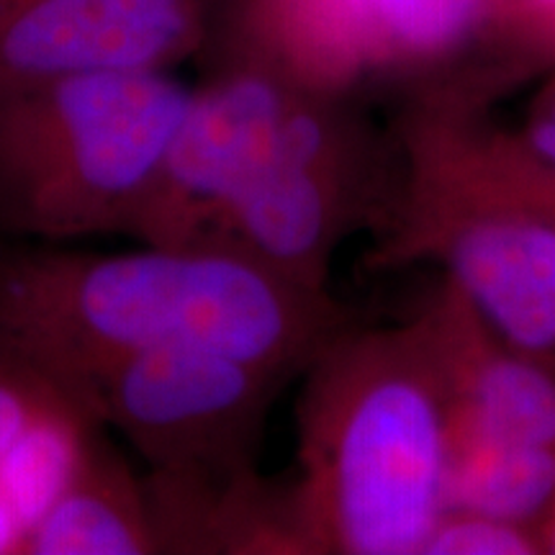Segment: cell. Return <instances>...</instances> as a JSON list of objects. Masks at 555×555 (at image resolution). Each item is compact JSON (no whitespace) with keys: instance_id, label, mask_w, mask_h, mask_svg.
Masks as SVG:
<instances>
[{"instance_id":"1","label":"cell","mask_w":555,"mask_h":555,"mask_svg":"<svg viewBox=\"0 0 555 555\" xmlns=\"http://www.w3.org/2000/svg\"><path fill=\"white\" fill-rule=\"evenodd\" d=\"M335 311L217 240L134 253H34L0 268V347L86 397L111 365L198 347L286 373L330 343Z\"/></svg>"},{"instance_id":"2","label":"cell","mask_w":555,"mask_h":555,"mask_svg":"<svg viewBox=\"0 0 555 555\" xmlns=\"http://www.w3.org/2000/svg\"><path fill=\"white\" fill-rule=\"evenodd\" d=\"M335 339V337H332ZM330 343L301 404L298 543L412 555L448 512L453 401L420 365L378 347Z\"/></svg>"},{"instance_id":"3","label":"cell","mask_w":555,"mask_h":555,"mask_svg":"<svg viewBox=\"0 0 555 555\" xmlns=\"http://www.w3.org/2000/svg\"><path fill=\"white\" fill-rule=\"evenodd\" d=\"M193 88L103 73L0 95V219L44 240L127 234Z\"/></svg>"},{"instance_id":"4","label":"cell","mask_w":555,"mask_h":555,"mask_svg":"<svg viewBox=\"0 0 555 555\" xmlns=\"http://www.w3.org/2000/svg\"><path fill=\"white\" fill-rule=\"evenodd\" d=\"M229 52L345 99L373 80L435 78L504 34H540L517 0H234Z\"/></svg>"},{"instance_id":"5","label":"cell","mask_w":555,"mask_h":555,"mask_svg":"<svg viewBox=\"0 0 555 555\" xmlns=\"http://www.w3.org/2000/svg\"><path fill=\"white\" fill-rule=\"evenodd\" d=\"M283 373L168 347L111 365L88 386L103 425L152 474H249L268 401Z\"/></svg>"},{"instance_id":"6","label":"cell","mask_w":555,"mask_h":555,"mask_svg":"<svg viewBox=\"0 0 555 555\" xmlns=\"http://www.w3.org/2000/svg\"><path fill=\"white\" fill-rule=\"evenodd\" d=\"M301 90L278 69L229 52L224 65L193 88L129 237L142 245L206 240L273 155Z\"/></svg>"},{"instance_id":"7","label":"cell","mask_w":555,"mask_h":555,"mask_svg":"<svg viewBox=\"0 0 555 555\" xmlns=\"http://www.w3.org/2000/svg\"><path fill=\"white\" fill-rule=\"evenodd\" d=\"M350 201L352 137L339 99L304 88L273 155L206 240L227 242L291 281L322 291Z\"/></svg>"},{"instance_id":"8","label":"cell","mask_w":555,"mask_h":555,"mask_svg":"<svg viewBox=\"0 0 555 555\" xmlns=\"http://www.w3.org/2000/svg\"><path fill=\"white\" fill-rule=\"evenodd\" d=\"M208 0H0V95L103 73H172L204 50Z\"/></svg>"},{"instance_id":"9","label":"cell","mask_w":555,"mask_h":555,"mask_svg":"<svg viewBox=\"0 0 555 555\" xmlns=\"http://www.w3.org/2000/svg\"><path fill=\"white\" fill-rule=\"evenodd\" d=\"M446 258L476 314L509 347L555 350V221L496 208L457 224Z\"/></svg>"},{"instance_id":"10","label":"cell","mask_w":555,"mask_h":555,"mask_svg":"<svg viewBox=\"0 0 555 555\" xmlns=\"http://www.w3.org/2000/svg\"><path fill=\"white\" fill-rule=\"evenodd\" d=\"M152 553H159V540L144 478L101 435L75 481L29 532L24 555Z\"/></svg>"},{"instance_id":"11","label":"cell","mask_w":555,"mask_h":555,"mask_svg":"<svg viewBox=\"0 0 555 555\" xmlns=\"http://www.w3.org/2000/svg\"><path fill=\"white\" fill-rule=\"evenodd\" d=\"M453 376V435L555 448V373L506 345L466 350Z\"/></svg>"},{"instance_id":"12","label":"cell","mask_w":555,"mask_h":555,"mask_svg":"<svg viewBox=\"0 0 555 555\" xmlns=\"http://www.w3.org/2000/svg\"><path fill=\"white\" fill-rule=\"evenodd\" d=\"M103 429L106 425L93 401L69 391L34 420L3 455L0 494L11 504L26 538L86 466Z\"/></svg>"},{"instance_id":"13","label":"cell","mask_w":555,"mask_h":555,"mask_svg":"<svg viewBox=\"0 0 555 555\" xmlns=\"http://www.w3.org/2000/svg\"><path fill=\"white\" fill-rule=\"evenodd\" d=\"M446 502L448 512L527 527L555 502V448L453 435Z\"/></svg>"},{"instance_id":"14","label":"cell","mask_w":555,"mask_h":555,"mask_svg":"<svg viewBox=\"0 0 555 555\" xmlns=\"http://www.w3.org/2000/svg\"><path fill=\"white\" fill-rule=\"evenodd\" d=\"M69 391L75 388L0 347V461L31 422Z\"/></svg>"},{"instance_id":"15","label":"cell","mask_w":555,"mask_h":555,"mask_svg":"<svg viewBox=\"0 0 555 555\" xmlns=\"http://www.w3.org/2000/svg\"><path fill=\"white\" fill-rule=\"evenodd\" d=\"M538 540L522 525L504 519L448 512L427 538V555H530Z\"/></svg>"},{"instance_id":"16","label":"cell","mask_w":555,"mask_h":555,"mask_svg":"<svg viewBox=\"0 0 555 555\" xmlns=\"http://www.w3.org/2000/svg\"><path fill=\"white\" fill-rule=\"evenodd\" d=\"M527 139H530V147L538 152V157L545 159L555 170V93L547 95L538 114L532 116Z\"/></svg>"},{"instance_id":"17","label":"cell","mask_w":555,"mask_h":555,"mask_svg":"<svg viewBox=\"0 0 555 555\" xmlns=\"http://www.w3.org/2000/svg\"><path fill=\"white\" fill-rule=\"evenodd\" d=\"M26 532L18 517L13 515L11 504L0 494V555H24Z\"/></svg>"},{"instance_id":"18","label":"cell","mask_w":555,"mask_h":555,"mask_svg":"<svg viewBox=\"0 0 555 555\" xmlns=\"http://www.w3.org/2000/svg\"><path fill=\"white\" fill-rule=\"evenodd\" d=\"M538 31H555V0H517Z\"/></svg>"},{"instance_id":"19","label":"cell","mask_w":555,"mask_h":555,"mask_svg":"<svg viewBox=\"0 0 555 555\" xmlns=\"http://www.w3.org/2000/svg\"><path fill=\"white\" fill-rule=\"evenodd\" d=\"M543 545L547 547V551L555 553V502L551 506V512H547V527H545V540Z\"/></svg>"}]
</instances>
